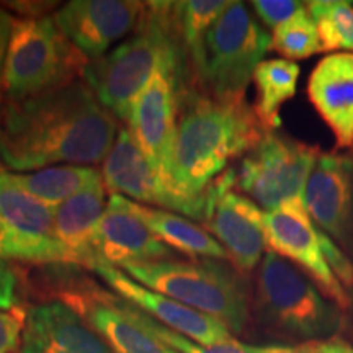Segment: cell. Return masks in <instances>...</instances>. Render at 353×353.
<instances>
[{"instance_id":"35","label":"cell","mask_w":353,"mask_h":353,"mask_svg":"<svg viewBox=\"0 0 353 353\" xmlns=\"http://www.w3.org/2000/svg\"><path fill=\"white\" fill-rule=\"evenodd\" d=\"M13 21H15V19L8 13V10L0 7V99H2V77L3 68H6L8 44H10L12 38Z\"/></svg>"},{"instance_id":"1","label":"cell","mask_w":353,"mask_h":353,"mask_svg":"<svg viewBox=\"0 0 353 353\" xmlns=\"http://www.w3.org/2000/svg\"><path fill=\"white\" fill-rule=\"evenodd\" d=\"M117 130V117L83 81L23 101L0 99V164L20 174L52 164H99Z\"/></svg>"},{"instance_id":"16","label":"cell","mask_w":353,"mask_h":353,"mask_svg":"<svg viewBox=\"0 0 353 353\" xmlns=\"http://www.w3.org/2000/svg\"><path fill=\"white\" fill-rule=\"evenodd\" d=\"M303 200L317 229L345 242L353 231V157L321 152Z\"/></svg>"},{"instance_id":"36","label":"cell","mask_w":353,"mask_h":353,"mask_svg":"<svg viewBox=\"0 0 353 353\" xmlns=\"http://www.w3.org/2000/svg\"><path fill=\"white\" fill-rule=\"evenodd\" d=\"M259 353H303L301 345L290 347V345H267L259 348Z\"/></svg>"},{"instance_id":"28","label":"cell","mask_w":353,"mask_h":353,"mask_svg":"<svg viewBox=\"0 0 353 353\" xmlns=\"http://www.w3.org/2000/svg\"><path fill=\"white\" fill-rule=\"evenodd\" d=\"M0 259L19 260V262L44 263H79L76 255L69 252L56 239L23 236L12 231L0 221Z\"/></svg>"},{"instance_id":"21","label":"cell","mask_w":353,"mask_h":353,"mask_svg":"<svg viewBox=\"0 0 353 353\" xmlns=\"http://www.w3.org/2000/svg\"><path fill=\"white\" fill-rule=\"evenodd\" d=\"M226 0H187L172 2V19H174L176 38L180 50L188 64L193 88L203 90L206 64V38L221 13L226 10Z\"/></svg>"},{"instance_id":"6","label":"cell","mask_w":353,"mask_h":353,"mask_svg":"<svg viewBox=\"0 0 353 353\" xmlns=\"http://www.w3.org/2000/svg\"><path fill=\"white\" fill-rule=\"evenodd\" d=\"M87 63L52 17L15 19L3 68L2 99L23 101L79 81Z\"/></svg>"},{"instance_id":"29","label":"cell","mask_w":353,"mask_h":353,"mask_svg":"<svg viewBox=\"0 0 353 353\" xmlns=\"http://www.w3.org/2000/svg\"><path fill=\"white\" fill-rule=\"evenodd\" d=\"M272 50L283 56L286 61L307 59L322 52L319 33L306 7L273 30Z\"/></svg>"},{"instance_id":"31","label":"cell","mask_w":353,"mask_h":353,"mask_svg":"<svg viewBox=\"0 0 353 353\" xmlns=\"http://www.w3.org/2000/svg\"><path fill=\"white\" fill-rule=\"evenodd\" d=\"M252 7L259 19L275 30L278 25L290 20L304 6L301 2H294V0H254Z\"/></svg>"},{"instance_id":"5","label":"cell","mask_w":353,"mask_h":353,"mask_svg":"<svg viewBox=\"0 0 353 353\" xmlns=\"http://www.w3.org/2000/svg\"><path fill=\"white\" fill-rule=\"evenodd\" d=\"M255 316L278 335L312 342L335 337L342 327L339 307L296 265L268 250L255 276Z\"/></svg>"},{"instance_id":"9","label":"cell","mask_w":353,"mask_h":353,"mask_svg":"<svg viewBox=\"0 0 353 353\" xmlns=\"http://www.w3.org/2000/svg\"><path fill=\"white\" fill-rule=\"evenodd\" d=\"M54 270L64 283L56 290L59 301L72 307L114 353H176L118 307L110 291L79 276L81 265L54 263Z\"/></svg>"},{"instance_id":"15","label":"cell","mask_w":353,"mask_h":353,"mask_svg":"<svg viewBox=\"0 0 353 353\" xmlns=\"http://www.w3.org/2000/svg\"><path fill=\"white\" fill-rule=\"evenodd\" d=\"M88 268L94 270L117 293V296L134 304L136 307L161 322L162 325L192 339V341L203 343V345H216V343L228 342L232 339L229 329L219 321L201 314L165 294L145 288L144 285L132 280L118 267L101 262V260H94Z\"/></svg>"},{"instance_id":"22","label":"cell","mask_w":353,"mask_h":353,"mask_svg":"<svg viewBox=\"0 0 353 353\" xmlns=\"http://www.w3.org/2000/svg\"><path fill=\"white\" fill-rule=\"evenodd\" d=\"M130 206L145 226L151 229L154 236L172 250L192 259H218L229 262V255L224 247L206 229L198 226L192 219L167 210L149 208L131 200Z\"/></svg>"},{"instance_id":"10","label":"cell","mask_w":353,"mask_h":353,"mask_svg":"<svg viewBox=\"0 0 353 353\" xmlns=\"http://www.w3.org/2000/svg\"><path fill=\"white\" fill-rule=\"evenodd\" d=\"M263 229L270 252L296 265L339 309H348L350 296L330 270L322 250L321 231L312 223L303 198L265 211Z\"/></svg>"},{"instance_id":"2","label":"cell","mask_w":353,"mask_h":353,"mask_svg":"<svg viewBox=\"0 0 353 353\" xmlns=\"http://www.w3.org/2000/svg\"><path fill=\"white\" fill-rule=\"evenodd\" d=\"M265 131L244 99L219 100L190 92L179 99V123L167 187L175 195L200 200L234 159L245 156Z\"/></svg>"},{"instance_id":"23","label":"cell","mask_w":353,"mask_h":353,"mask_svg":"<svg viewBox=\"0 0 353 353\" xmlns=\"http://www.w3.org/2000/svg\"><path fill=\"white\" fill-rule=\"evenodd\" d=\"M299 74V65L286 59L262 61L255 69L252 81L257 90V99L254 112L267 132L280 128V110L296 94Z\"/></svg>"},{"instance_id":"30","label":"cell","mask_w":353,"mask_h":353,"mask_svg":"<svg viewBox=\"0 0 353 353\" xmlns=\"http://www.w3.org/2000/svg\"><path fill=\"white\" fill-rule=\"evenodd\" d=\"M21 273L17 263L0 259V311L21 307Z\"/></svg>"},{"instance_id":"8","label":"cell","mask_w":353,"mask_h":353,"mask_svg":"<svg viewBox=\"0 0 353 353\" xmlns=\"http://www.w3.org/2000/svg\"><path fill=\"white\" fill-rule=\"evenodd\" d=\"M319 148L276 131L265 132L236 169V187L265 211L304 196Z\"/></svg>"},{"instance_id":"7","label":"cell","mask_w":353,"mask_h":353,"mask_svg":"<svg viewBox=\"0 0 353 353\" xmlns=\"http://www.w3.org/2000/svg\"><path fill=\"white\" fill-rule=\"evenodd\" d=\"M272 50V37L242 2H229L206 38L203 90L219 100L244 99L249 82Z\"/></svg>"},{"instance_id":"14","label":"cell","mask_w":353,"mask_h":353,"mask_svg":"<svg viewBox=\"0 0 353 353\" xmlns=\"http://www.w3.org/2000/svg\"><path fill=\"white\" fill-rule=\"evenodd\" d=\"M143 12L144 2L136 0H72L57 8L52 20L79 52L95 61L138 28Z\"/></svg>"},{"instance_id":"32","label":"cell","mask_w":353,"mask_h":353,"mask_svg":"<svg viewBox=\"0 0 353 353\" xmlns=\"http://www.w3.org/2000/svg\"><path fill=\"white\" fill-rule=\"evenodd\" d=\"M26 322L23 307L0 311V353H12L21 342Z\"/></svg>"},{"instance_id":"25","label":"cell","mask_w":353,"mask_h":353,"mask_svg":"<svg viewBox=\"0 0 353 353\" xmlns=\"http://www.w3.org/2000/svg\"><path fill=\"white\" fill-rule=\"evenodd\" d=\"M8 175L26 193L56 206L101 176V172L87 165H52L34 170L32 174Z\"/></svg>"},{"instance_id":"12","label":"cell","mask_w":353,"mask_h":353,"mask_svg":"<svg viewBox=\"0 0 353 353\" xmlns=\"http://www.w3.org/2000/svg\"><path fill=\"white\" fill-rule=\"evenodd\" d=\"M176 123V74L170 68H159L132 101L128 125L136 144L164 180L165 187L169 182Z\"/></svg>"},{"instance_id":"18","label":"cell","mask_w":353,"mask_h":353,"mask_svg":"<svg viewBox=\"0 0 353 353\" xmlns=\"http://www.w3.org/2000/svg\"><path fill=\"white\" fill-rule=\"evenodd\" d=\"M20 353H114L81 316L61 301H46L26 312Z\"/></svg>"},{"instance_id":"13","label":"cell","mask_w":353,"mask_h":353,"mask_svg":"<svg viewBox=\"0 0 353 353\" xmlns=\"http://www.w3.org/2000/svg\"><path fill=\"white\" fill-rule=\"evenodd\" d=\"M101 179L105 188L112 190L117 195L125 193L136 203H152L205 223L208 195L200 200H190L172 193L126 128L118 131L112 151L105 157Z\"/></svg>"},{"instance_id":"26","label":"cell","mask_w":353,"mask_h":353,"mask_svg":"<svg viewBox=\"0 0 353 353\" xmlns=\"http://www.w3.org/2000/svg\"><path fill=\"white\" fill-rule=\"evenodd\" d=\"M321 39V51H353V7L343 0H312L306 3Z\"/></svg>"},{"instance_id":"19","label":"cell","mask_w":353,"mask_h":353,"mask_svg":"<svg viewBox=\"0 0 353 353\" xmlns=\"http://www.w3.org/2000/svg\"><path fill=\"white\" fill-rule=\"evenodd\" d=\"M307 99L337 148L353 151V52L322 57L307 79Z\"/></svg>"},{"instance_id":"20","label":"cell","mask_w":353,"mask_h":353,"mask_svg":"<svg viewBox=\"0 0 353 353\" xmlns=\"http://www.w3.org/2000/svg\"><path fill=\"white\" fill-rule=\"evenodd\" d=\"M105 208V183L101 176L56 206L54 239L87 268L94 262L92 237Z\"/></svg>"},{"instance_id":"24","label":"cell","mask_w":353,"mask_h":353,"mask_svg":"<svg viewBox=\"0 0 353 353\" xmlns=\"http://www.w3.org/2000/svg\"><path fill=\"white\" fill-rule=\"evenodd\" d=\"M56 206L48 205L0 172V221L12 231L23 236L54 239Z\"/></svg>"},{"instance_id":"27","label":"cell","mask_w":353,"mask_h":353,"mask_svg":"<svg viewBox=\"0 0 353 353\" xmlns=\"http://www.w3.org/2000/svg\"><path fill=\"white\" fill-rule=\"evenodd\" d=\"M112 298L114 304L138 322L141 327H144L149 334H152L154 337L159 339L164 345L172 348V350H175L176 353H259V347L239 342L234 337L231 341L216 343V345H203V343H198L195 341H192V339L185 337L182 334L175 332V330L165 327L161 322H157L156 319H152L151 316H148L145 312L141 311L139 307H136L134 304L125 301V299L117 296V294L112 293Z\"/></svg>"},{"instance_id":"37","label":"cell","mask_w":353,"mask_h":353,"mask_svg":"<svg viewBox=\"0 0 353 353\" xmlns=\"http://www.w3.org/2000/svg\"><path fill=\"white\" fill-rule=\"evenodd\" d=\"M0 172H3V170H2V164H0Z\"/></svg>"},{"instance_id":"11","label":"cell","mask_w":353,"mask_h":353,"mask_svg":"<svg viewBox=\"0 0 353 353\" xmlns=\"http://www.w3.org/2000/svg\"><path fill=\"white\" fill-rule=\"evenodd\" d=\"M236 167L221 174L210 188L205 224L224 247L229 262L242 273L252 272L267 249L263 229L265 213L257 203L234 192Z\"/></svg>"},{"instance_id":"4","label":"cell","mask_w":353,"mask_h":353,"mask_svg":"<svg viewBox=\"0 0 353 353\" xmlns=\"http://www.w3.org/2000/svg\"><path fill=\"white\" fill-rule=\"evenodd\" d=\"M121 268L145 288L219 321L231 334H242L249 324V281L228 260L165 259L131 262Z\"/></svg>"},{"instance_id":"3","label":"cell","mask_w":353,"mask_h":353,"mask_svg":"<svg viewBox=\"0 0 353 353\" xmlns=\"http://www.w3.org/2000/svg\"><path fill=\"white\" fill-rule=\"evenodd\" d=\"M159 68L176 74L179 97L196 92L176 38L172 2H144L134 34L108 54L88 61L82 81L108 112L128 121L132 101Z\"/></svg>"},{"instance_id":"17","label":"cell","mask_w":353,"mask_h":353,"mask_svg":"<svg viewBox=\"0 0 353 353\" xmlns=\"http://www.w3.org/2000/svg\"><path fill=\"white\" fill-rule=\"evenodd\" d=\"M94 260L121 268L131 262L174 259V250L154 236L130 206V200L113 193L92 237ZM92 265V263H90Z\"/></svg>"},{"instance_id":"34","label":"cell","mask_w":353,"mask_h":353,"mask_svg":"<svg viewBox=\"0 0 353 353\" xmlns=\"http://www.w3.org/2000/svg\"><path fill=\"white\" fill-rule=\"evenodd\" d=\"M303 353H353L352 343L341 337H330L324 341H312L301 343Z\"/></svg>"},{"instance_id":"33","label":"cell","mask_w":353,"mask_h":353,"mask_svg":"<svg viewBox=\"0 0 353 353\" xmlns=\"http://www.w3.org/2000/svg\"><path fill=\"white\" fill-rule=\"evenodd\" d=\"M321 231V229H319ZM321 244L322 250H324L325 260H327L330 270L337 276L343 286L353 288V263L347 259V255L339 249V245L330 239L327 234L321 231Z\"/></svg>"}]
</instances>
